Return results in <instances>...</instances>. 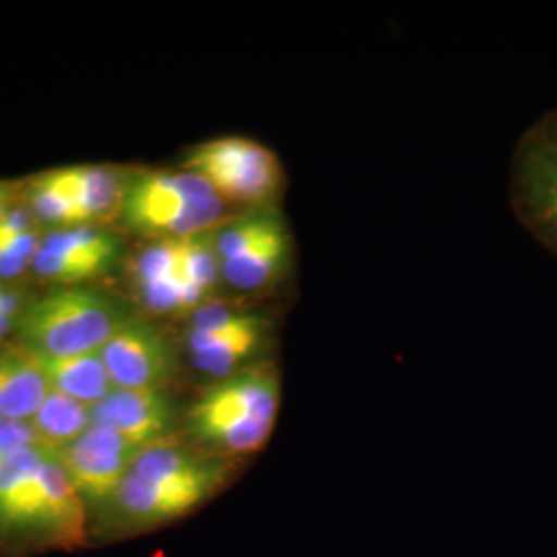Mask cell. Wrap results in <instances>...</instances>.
<instances>
[{
    "instance_id": "6da1fadb",
    "label": "cell",
    "mask_w": 557,
    "mask_h": 557,
    "mask_svg": "<svg viewBox=\"0 0 557 557\" xmlns=\"http://www.w3.org/2000/svg\"><path fill=\"white\" fill-rule=\"evenodd\" d=\"M227 473L225 458L163 440L140 450L101 517L122 533L151 531L195 512L220 492Z\"/></svg>"
},
{
    "instance_id": "7a4b0ae2",
    "label": "cell",
    "mask_w": 557,
    "mask_h": 557,
    "mask_svg": "<svg viewBox=\"0 0 557 557\" xmlns=\"http://www.w3.org/2000/svg\"><path fill=\"white\" fill-rule=\"evenodd\" d=\"M281 407V376L259 361L213 382L186 413L195 446L215 457H250L267 446Z\"/></svg>"
},
{
    "instance_id": "3957f363",
    "label": "cell",
    "mask_w": 557,
    "mask_h": 557,
    "mask_svg": "<svg viewBox=\"0 0 557 557\" xmlns=\"http://www.w3.org/2000/svg\"><path fill=\"white\" fill-rule=\"evenodd\" d=\"M227 200L188 172H140L126 180L120 215L128 230L153 239H184L218 230Z\"/></svg>"
},
{
    "instance_id": "277c9868",
    "label": "cell",
    "mask_w": 557,
    "mask_h": 557,
    "mask_svg": "<svg viewBox=\"0 0 557 557\" xmlns=\"http://www.w3.org/2000/svg\"><path fill=\"white\" fill-rule=\"evenodd\" d=\"M131 312L96 289H54L25 306L17 320L23 349L41 358H73L100 351Z\"/></svg>"
},
{
    "instance_id": "5b68a950",
    "label": "cell",
    "mask_w": 557,
    "mask_h": 557,
    "mask_svg": "<svg viewBox=\"0 0 557 557\" xmlns=\"http://www.w3.org/2000/svg\"><path fill=\"white\" fill-rule=\"evenodd\" d=\"M184 170L202 176L227 202L252 209H275L285 180L277 156L244 137L200 143L186 156Z\"/></svg>"
},
{
    "instance_id": "8992f818",
    "label": "cell",
    "mask_w": 557,
    "mask_h": 557,
    "mask_svg": "<svg viewBox=\"0 0 557 557\" xmlns=\"http://www.w3.org/2000/svg\"><path fill=\"white\" fill-rule=\"evenodd\" d=\"M510 202L520 225L557 257V151L531 128L512 156Z\"/></svg>"
},
{
    "instance_id": "52a82bcc",
    "label": "cell",
    "mask_w": 557,
    "mask_h": 557,
    "mask_svg": "<svg viewBox=\"0 0 557 557\" xmlns=\"http://www.w3.org/2000/svg\"><path fill=\"white\" fill-rule=\"evenodd\" d=\"M139 453V446L122 438L114 430L94 423L77 442L54 457L64 467L87 510L101 515L116 498Z\"/></svg>"
},
{
    "instance_id": "ba28073f",
    "label": "cell",
    "mask_w": 557,
    "mask_h": 557,
    "mask_svg": "<svg viewBox=\"0 0 557 557\" xmlns=\"http://www.w3.org/2000/svg\"><path fill=\"white\" fill-rule=\"evenodd\" d=\"M116 388L165 391L178 372V354L160 326L131 319L100 349Z\"/></svg>"
},
{
    "instance_id": "9c48e42d",
    "label": "cell",
    "mask_w": 557,
    "mask_h": 557,
    "mask_svg": "<svg viewBox=\"0 0 557 557\" xmlns=\"http://www.w3.org/2000/svg\"><path fill=\"white\" fill-rule=\"evenodd\" d=\"M271 322L259 317L239 312L238 317L230 320L220 329L211 331H188L186 347L193 368L220 382L238 374L242 370L259 363V358L269 343Z\"/></svg>"
},
{
    "instance_id": "30bf717a",
    "label": "cell",
    "mask_w": 557,
    "mask_h": 557,
    "mask_svg": "<svg viewBox=\"0 0 557 557\" xmlns=\"http://www.w3.org/2000/svg\"><path fill=\"white\" fill-rule=\"evenodd\" d=\"M96 425L114 430L140 450L170 440L178 421L176 405L168 391L158 388H114L91 407Z\"/></svg>"
},
{
    "instance_id": "8fae6325",
    "label": "cell",
    "mask_w": 557,
    "mask_h": 557,
    "mask_svg": "<svg viewBox=\"0 0 557 557\" xmlns=\"http://www.w3.org/2000/svg\"><path fill=\"white\" fill-rule=\"evenodd\" d=\"M292 262V234L277 209L264 230L234 257L221 260V277L242 294H260L277 285Z\"/></svg>"
},
{
    "instance_id": "7c38bea8",
    "label": "cell",
    "mask_w": 557,
    "mask_h": 557,
    "mask_svg": "<svg viewBox=\"0 0 557 557\" xmlns=\"http://www.w3.org/2000/svg\"><path fill=\"white\" fill-rule=\"evenodd\" d=\"M48 393L50 384L32 351L0 349V418L32 421Z\"/></svg>"
},
{
    "instance_id": "4fadbf2b",
    "label": "cell",
    "mask_w": 557,
    "mask_h": 557,
    "mask_svg": "<svg viewBox=\"0 0 557 557\" xmlns=\"http://www.w3.org/2000/svg\"><path fill=\"white\" fill-rule=\"evenodd\" d=\"M36 358L40 361L41 372L50 388L89 407L98 405L116 388L106 370L100 351L73 358Z\"/></svg>"
},
{
    "instance_id": "5bb4252c",
    "label": "cell",
    "mask_w": 557,
    "mask_h": 557,
    "mask_svg": "<svg viewBox=\"0 0 557 557\" xmlns=\"http://www.w3.org/2000/svg\"><path fill=\"white\" fill-rule=\"evenodd\" d=\"M29 425L41 446L48 453L59 455L94 425L91 407L50 388Z\"/></svg>"
},
{
    "instance_id": "9a60e30c",
    "label": "cell",
    "mask_w": 557,
    "mask_h": 557,
    "mask_svg": "<svg viewBox=\"0 0 557 557\" xmlns=\"http://www.w3.org/2000/svg\"><path fill=\"white\" fill-rule=\"evenodd\" d=\"M41 246L91 269L98 277L108 273L122 257V242L94 227L62 230L41 239Z\"/></svg>"
},
{
    "instance_id": "2e32d148",
    "label": "cell",
    "mask_w": 557,
    "mask_h": 557,
    "mask_svg": "<svg viewBox=\"0 0 557 557\" xmlns=\"http://www.w3.org/2000/svg\"><path fill=\"white\" fill-rule=\"evenodd\" d=\"M213 232L180 239V273L190 287H195L207 299L213 296L215 287L223 281Z\"/></svg>"
},
{
    "instance_id": "e0dca14e",
    "label": "cell",
    "mask_w": 557,
    "mask_h": 557,
    "mask_svg": "<svg viewBox=\"0 0 557 557\" xmlns=\"http://www.w3.org/2000/svg\"><path fill=\"white\" fill-rule=\"evenodd\" d=\"M79 178L81 207L87 221L103 220L122 207L126 180L112 168H75Z\"/></svg>"
},
{
    "instance_id": "ac0fdd59",
    "label": "cell",
    "mask_w": 557,
    "mask_h": 557,
    "mask_svg": "<svg viewBox=\"0 0 557 557\" xmlns=\"http://www.w3.org/2000/svg\"><path fill=\"white\" fill-rule=\"evenodd\" d=\"M27 200H29L27 207L34 211L38 220L52 225H64V227H85V220L79 209L60 186L54 170L44 172L29 182Z\"/></svg>"
},
{
    "instance_id": "d6986e66",
    "label": "cell",
    "mask_w": 557,
    "mask_h": 557,
    "mask_svg": "<svg viewBox=\"0 0 557 557\" xmlns=\"http://www.w3.org/2000/svg\"><path fill=\"white\" fill-rule=\"evenodd\" d=\"M40 244L38 234L32 230V232H25L17 238L11 239L9 244L0 246V277H20L29 262L34 264V259L40 250Z\"/></svg>"
},
{
    "instance_id": "ffe728a7",
    "label": "cell",
    "mask_w": 557,
    "mask_h": 557,
    "mask_svg": "<svg viewBox=\"0 0 557 557\" xmlns=\"http://www.w3.org/2000/svg\"><path fill=\"white\" fill-rule=\"evenodd\" d=\"M32 446H41V444L38 442L34 428L29 425V421L0 418V458L23 450V448H32Z\"/></svg>"
},
{
    "instance_id": "44dd1931",
    "label": "cell",
    "mask_w": 557,
    "mask_h": 557,
    "mask_svg": "<svg viewBox=\"0 0 557 557\" xmlns=\"http://www.w3.org/2000/svg\"><path fill=\"white\" fill-rule=\"evenodd\" d=\"M36 215L29 207H11L2 218H0V246L9 244L11 239L17 238L25 232H32Z\"/></svg>"
},
{
    "instance_id": "7402d4cb",
    "label": "cell",
    "mask_w": 557,
    "mask_h": 557,
    "mask_svg": "<svg viewBox=\"0 0 557 557\" xmlns=\"http://www.w3.org/2000/svg\"><path fill=\"white\" fill-rule=\"evenodd\" d=\"M531 131L537 135L539 139L545 140L552 149L557 151V108L547 112L537 124H533Z\"/></svg>"
},
{
    "instance_id": "603a6c76",
    "label": "cell",
    "mask_w": 557,
    "mask_h": 557,
    "mask_svg": "<svg viewBox=\"0 0 557 557\" xmlns=\"http://www.w3.org/2000/svg\"><path fill=\"white\" fill-rule=\"evenodd\" d=\"M11 209V200H9V188L7 184H0V218Z\"/></svg>"
}]
</instances>
